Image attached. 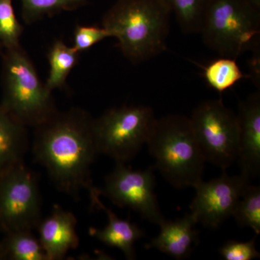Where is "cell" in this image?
<instances>
[{
  "label": "cell",
  "mask_w": 260,
  "mask_h": 260,
  "mask_svg": "<svg viewBox=\"0 0 260 260\" xmlns=\"http://www.w3.org/2000/svg\"><path fill=\"white\" fill-rule=\"evenodd\" d=\"M93 118L80 108L57 111L34 128L32 152L47 169L59 191L78 199L82 189L94 187L90 167L98 152L94 141Z\"/></svg>",
  "instance_id": "obj_1"
},
{
  "label": "cell",
  "mask_w": 260,
  "mask_h": 260,
  "mask_svg": "<svg viewBox=\"0 0 260 260\" xmlns=\"http://www.w3.org/2000/svg\"><path fill=\"white\" fill-rule=\"evenodd\" d=\"M171 15L162 0H117L104 15L102 27L116 38L123 55L138 64L167 49Z\"/></svg>",
  "instance_id": "obj_2"
},
{
  "label": "cell",
  "mask_w": 260,
  "mask_h": 260,
  "mask_svg": "<svg viewBox=\"0 0 260 260\" xmlns=\"http://www.w3.org/2000/svg\"><path fill=\"white\" fill-rule=\"evenodd\" d=\"M146 145L154 168L173 187L194 188L203 181L206 161L189 118L169 114L156 119Z\"/></svg>",
  "instance_id": "obj_3"
},
{
  "label": "cell",
  "mask_w": 260,
  "mask_h": 260,
  "mask_svg": "<svg viewBox=\"0 0 260 260\" xmlns=\"http://www.w3.org/2000/svg\"><path fill=\"white\" fill-rule=\"evenodd\" d=\"M1 57L2 107L26 127L45 122L58 109L28 53L20 45L4 49Z\"/></svg>",
  "instance_id": "obj_4"
},
{
  "label": "cell",
  "mask_w": 260,
  "mask_h": 260,
  "mask_svg": "<svg viewBox=\"0 0 260 260\" xmlns=\"http://www.w3.org/2000/svg\"><path fill=\"white\" fill-rule=\"evenodd\" d=\"M259 32L260 10L246 0H209L199 34L219 55L237 59L257 48Z\"/></svg>",
  "instance_id": "obj_5"
},
{
  "label": "cell",
  "mask_w": 260,
  "mask_h": 260,
  "mask_svg": "<svg viewBox=\"0 0 260 260\" xmlns=\"http://www.w3.org/2000/svg\"><path fill=\"white\" fill-rule=\"evenodd\" d=\"M151 107L122 106L109 109L93 119L94 141L98 153L104 154L116 162L129 161L136 156L156 121Z\"/></svg>",
  "instance_id": "obj_6"
},
{
  "label": "cell",
  "mask_w": 260,
  "mask_h": 260,
  "mask_svg": "<svg viewBox=\"0 0 260 260\" xmlns=\"http://www.w3.org/2000/svg\"><path fill=\"white\" fill-rule=\"evenodd\" d=\"M189 119L205 161L226 170L238 158L237 114L212 99L200 103Z\"/></svg>",
  "instance_id": "obj_7"
},
{
  "label": "cell",
  "mask_w": 260,
  "mask_h": 260,
  "mask_svg": "<svg viewBox=\"0 0 260 260\" xmlns=\"http://www.w3.org/2000/svg\"><path fill=\"white\" fill-rule=\"evenodd\" d=\"M41 207L39 177L24 162L0 176V232L37 229Z\"/></svg>",
  "instance_id": "obj_8"
},
{
  "label": "cell",
  "mask_w": 260,
  "mask_h": 260,
  "mask_svg": "<svg viewBox=\"0 0 260 260\" xmlns=\"http://www.w3.org/2000/svg\"><path fill=\"white\" fill-rule=\"evenodd\" d=\"M116 164L106 177L104 186L99 188L100 196L107 197L116 206L134 210L150 223L160 225L165 218L155 193V168L133 170L123 162Z\"/></svg>",
  "instance_id": "obj_9"
},
{
  "label": "cell",
  "mask_w": 260,
  "mask_h": 260,
  "mask_svg": "<svg viewBox=\"0 0 260 260\" xmlns=\"http://www.w3.org/2000/svg\"><path fill=\"white\" fill-rule=\"evenodd\" d=\"M221 175L208 181H201L194 186L196 195L189 209L198 223L210 229H218L233 217L244 189L251 180L242 174Z\"/></svg>",
  "instance_id": "obj_10"
},
{
  "label": "cell",
  "mask_w": 260,
  "mask_h": 260,
  "mask_svg": "<svg viewBox=\"0 0 260 260\" xmlns=\"http://www.w3.org/2000/svg\"><path fill=\"white\" fill-rule=\"evenodd\" d=\"M238 121V158L240 174L252 180L260 173V94L240 102Z\"/></svg>",
  "instance_id": "obj_11"
},
{
  "label": "cell",
  "mask_w": 260,
  "mask_h": 260,
  "mask_svg": "<svg viewBox=\"0 0 260 260\" xmlns=\"http://www.w3.org/2000/svg\"><path fill=\"white\" fill-rule=\"evenodd\" d=\"M77 223L74 214L63 210L59 205H54L51 215L41 220L37 227L39 242L47 260L64 259L70 249L78 248Z\"/></svg>",
  "instance_id": "obj_12"
},
{
  "label": "cell",
  "mask_w": 260,
  "mask_h": 260,
  "mask_svg": "<svg viewBox=\"0 0 260 260\" xmlns=\"http://www.w3.org/2000/svg\"><path fill=\"white\" fill-rule=\"evenodd\" d=\"M90 192L91 206L102 210L107 214L108 225L104 229L90 228L89 234L104 244L120 249L127 259L136 258L135 244L137 241L145 237L144 231L129 220H123L107 208L100 200L99 188L94 186Z\"/></svg>",
  "instance_id": "obj_13"
},
{
  "label": "cell",
  "mask_w": 260,
  "mask_h": 260,
  "mask_svg": "<svg viewBox=\"0 0 260 260\" xmlns=\"http://www.w3.org/2000/svg\"><path fill=\"white\" fill-rule=\"evenodd\" d=\"M196 218L193 214L174 220L164 219L160 223V232L153 238L146 249H155L176 259H184L192 252L194 246L199 243L198 232L194 230Z\"/></svg>",
  "instance_id": "obj_14"
},
{
  "label": "cell",
  "mask_w": 260,
  "mask_h": 260,
  "mask_svg": "<svg viewBox=\"0 0 260 260\" xmlns=\"http://www.w3.org/2000/svg\"><path fill=\"white\" fill-rule=\"evenodd\" d=\"M28 147L27 127L0 104V176L23 162Z\"/></svg>",
  "instance_id": "obj_15"
},
{
  "label": "cell",
  "mask_w": 260,
  "mask_h": 260,
  "mask_svg": "<svg viewBox=\"0 0 260 260\" xmlns=\"http://www.w3.org/2000/svg\"><path fill=\"white\" fill-rule=\"evenodd\" d=\"M80 54L62 41L56 40L53 43L47 54L50 70L45 85L49 91L66 88L67 79L79 61Z\"/></svg>",
  "instance_id": "obj_16"
},
{
  "label": "cell",
  "mask_w": 260,
  "mask_h": 260,
  "mask_svg": "<svg viewBox=\"0 0 260 260\" xmlns=\"http://www.w3.org/2000/svg\"><path fill=\"white\" fill-rule=\"evenodd\" d=\"M5 235L1 242L7 259L47 260L39 239L34 237L32 231H16Z\"/></svg>",
  "instance_id": "obj_17"
},
{
  "label": "cell",
  "mask_w": 260,
  "mask_h": 260,
  "mask_svg": "<svg viewBox=\"0 0 260 260\" xmlns=\"http://www.w3.org/2000/svg\"><path fill=\"white\" fill-rule=\"evenodd\" d=\"M203 77L210 88L223 93L246 76L237 59L220 56L203 68Z\"/></svg>",
  "instance_id": "obj_18"
},
{
  "label": "cell",
  "mask_w": 260,
  "mask_h": 260,
  "mask_svg": "<svg viewBox=\"0 0 260 260\" xmlns=\"http://www.w3.org/2000/svg\"><path fill=\"white\" fill-rule=\"evenodd\" d=\"M90 1L92 0H20L22 17L25 23L32 25L45 17L78 9Z\"/></svg>",
  "instance_id": "obj_19"
},
{
  "label": "cell",
  "mask_w": 260,
  "mask_h": 260,
  "mask_svg": "<svg viewBox=\"0 0 260 260\" xmlns=\"http://www.w3.org/2000/svg\"><path fill=\"white\" fill-rule=\"evenodd\" d=\"M185 34H199L209 0H162Z\"/></svg>",
  "instance_id": "obj_20"
},
{
  "label": "cell",
  "mask_w": 260,
  "mask_h": 260,
  "mask_svg": "<svg viewBox=\"0 0 260 260\" xmlns=\"http://www.w3.org/2000/svg\"><path fill=\"white\" fill-rule=\"evenodd\" d=\"M240 228H250L260 234V187L248 184L243 191L233 215Z\"/></svg>",
  "instance_id": "obj_21"
},
{
  "label": "cell",
  "mask_w": 260,
  "mask_h": 260,
  "mask_svg": "<svg viewBox=\"0 0 260 260\" xmlns=\"http://www.w3.org/2000/svg\"><path fill=\"white\" fill-rule=\"evenodd\" d=\"M23 31L15 15L13 0H0V42L4 49L20 46Z\"/></svg>",
  "instance_id": "obj_22"
},
{
  "label": "cell",
  "mask_w": 260,
  "mask_h": 260,
  "mask_svg": "<svg viewBox=\"0 0 260 260\" xmlns=\"http://www.w3.org/2000/svg\"><path fill=\"white\" fill-rule=\"evenodd\" d=\"M219 252L225 260H252L260 256L256 249L255 238L249 242L228 241L221 246Z\"/></svg>",
  "instance_id": "obj_23"
},
{
  "label": "cell",
  "mask_w": 260,
  "mask_h": 260,
  "mask_svg": "<svg viewBox=\"0 0 260 260\" xmlns=\"http://www.w3.org/2000/svg\"><path fill=\"white\" fill-rule=\"evenodd\" d=\"M109 37H110L109 32L103 27L77 25L74 30L73 47L82 53Z\"/></svg>",
  "instance_id": "obj_24"
},
{
  "label": "cell",
  "mask_w": 260,
  "mask_h": 260,
  "mask_svg": "<svg viewBox=\"0 0 260 260\" xmlns=\"http://www.w3.org/2000/svg\"><path fill=\"white\" fill-rule=\"evenodd\" d=\"M3 259H7V256L3 243L0 242V260Z\"/></svg>",
  "instance_id": "obj_25"
},
{
  "label": "cell",
  "mask_w": 260,
  "mask_h": 260,
  "mask_svg": "<svg viewBox=\"0 0 260 260\" xmlns=\"http://www.w3.org/2000/svg\"><path fill=\"white\" fill-rule=\"evenodd\" d=\"M246 2L252 5V6L255 7L257 9L260 10V0H246Z\"/></svg>",
  "instance_id": "obj_26"
}]
</instances>
